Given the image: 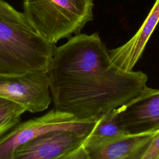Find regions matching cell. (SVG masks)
Masks as SVG:
<instances>
[{"label":"cell","mask_w":159,"mask_h":159,"mask_svg":"<svg viewBox=\"0 0 159 159\" xmlns=\"http://www.w3.org/2000/svg\"><path fill=\"white\" fill-rule=\"evenodd\" d=\"M120 127L129 134L159 130V89L147 86L125 104L117 108Z\"/></svg>","instance_id":"7"},{"label":"cell","mask_w":159,"mask_h":159,"mask_svg":"<svg viewBox=\"0 0 159 159\" xmlns=\"http://www.w3.org/2000/svg\"><path fill=\"white\" fill-rule=\"evenodd\" d=\"M25 108L17 103L0 98V116L6 114L22 115Z\"/></svg>","instance_id":"13"},{"label":"cell","mask_w":159,"mask_h":159,"mask_svg":"<svg viewBox=\"0 0 159 159\" xmlns=\"http://www.w3.org/2000/svg\"><path fill=\"white\" fill-rule=\"evenodd\" d=\"M153 132L125 134L96 145L82 146L87 159H141Z\"/></svg>","instance_id":"8"},{"label":"cell","mask_w":159,"mask_h":159,"mask_svg":"<svg viewBox=\"0 0 159 159\" xmlns=\"http://www.w3.org/2000/svg\"><path fill=\"white\" fill-rule=\"evenodd\" d=\"M0 16L10 22L32 30L27 22L23 14L16 10L4 0H0Z\"/></svg>","instance_id":"11"},{"label":"cell","mask_w":159,"mask_h":159,"mask_svg":"<svg viewBox=\"0 0 159 159\" xmlns=\"http://www.w3.org/2000/svg\"><path fill=\"white\" fill-rule=\"evenodd\" d=\"M86 137L71 130L48 131L17 147L12 159H68Z\"/></svg>","instance_id":"6"},{"label":"cell","mask_w":159,"mask_h":159,"mask_svg":"<svg viewBox=\"0 0 159 159\" xmlns=\"http://www.w3.org/2000/svg\"><path fill=\"white\" fill-rule=\"evenodd\" d=\"M158 22L159 0H156L148 16L135 35L124 44L108 51L112 61L124 70H132Z\"/></svg>","instance_id":"9"},{"label":"cell","mask_w":159,"mask_h":159,"mask_svg":"<svg viewBox=\"0 0 159 159\" xmlns=\"http://www.w3.org/2000/svg\"><path fill=\"white\" fill-rule=\"evenodd\" d=\"M54 108L96 120L139 95L147 75L115 64L98 33L78 34L55 46L47 73Z\"/></svg>","instance_id":"1"},{"label":"cell","mask_w":159,"mask_h":159,"mask_svg":"<svg viewBox=\"0 0 159 159\" xmlns=\"http://www.w3.org/2000/svg\"><path fill=\"white\" fill-rule=\"evenodd\" d=\"M141 159H159V130L153 132L151 141Z\"/></svg>","instance_id":"14"},{"label":"cell","mask_w":159,"mask_h":159,"mask_svg":"<svg viewBox=\"0 0 159 159\" xmlns=\"http://www.w3.org/2000/svg\"><path fill=\"white\" fill-rule=\"evenodd\" d=\"M126 133L119 125L117 117V108L106 113L96 121L91 132L86 137L83 146L96 145L120 137Z\"/></svg>","instance_id":"10"},{"label":"cell","mask_w":159,"mask_h":159,"mask_svg":"<svg viewBox=\"0 0 159 159\" xmlns=\"http://www.w3.org/2000/svg\"><path fill=\"white\" fill-rule=\"evenodd\" d=\"M93 0H24L23 15L37 34L55 44L93 20Z\"/></svg>","instance_id":"2"},{"label":"cell","mask_w":159,"mask_h":159,"mask_svg":"<svg viewBox=\"0 0 159 159\" xmlns=\"http://www.w3.org/2000/svg\"><path fill=\"white\" fill-rule=\"evenodd\" d=\"M20 114H6L0 116V138L21 122Z\"/></svg>","instance_id":"12"},{"label":"cell","mask_w":159,"mask_h":159,"mask_svg":"<svg viewBox=\"0 0 159 159\" xmlns=\"http://www.w3.org/2000/svg\"><path fill=\"white\" fill-rule=\"evenodd\" d=\"M96 120H81L73 115L55 108L40 117L20 122L0 138V159H12L19 145L36 136L54 130H71L87 136Z\"/></svg>","instance_id":"4"},{"label":"cell","mask_w":159,"mask_h":159,"mask_svg":"<svg viewBox=\"0 0 159 159\" xmlns=\"http://www.w3.org/2000/svg\"><path fill=\"white\" fill-rule=\"evenodd\" d=\"M55 46L32 30L0 16V74L48 73Z\"/></svg>","instance_id":"3"},{"label":"cell","mask_w":159,"mask_h":159,"mask_svg":"<svg viewBox=\"0 0 159 159\" xmlns=\"http://www.w3.org/2000/svg\"><path fill=\"white\" fill-rule=\"evenodd\" d=\"M0 98L36 113L47 109L52 101L47 73L29 71L20 74H0Z\"/></svg>","instance_id":"5"}]
</instances>
